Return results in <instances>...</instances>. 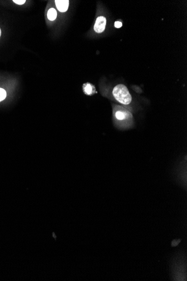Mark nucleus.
Wrapping results in <instances>:
<instances>
[{
  "instance_id": "3",
  "label": "nucleus",
  "mask_w": 187,
  "mask_h": 281,
  "mask_svg": "<svg viewBox=\"0 0 187 281\" xmlns=\"http://www.w3.org/2000/svg\"><path fill=\"white\" fill-rule=\"evenodd\" d=\"M55 2L59 11L65 12L68 10L69 5V1L68 0H56Z\"/></svg>"
},
{
  "instance_id": "1",
  "label": "nucleus",
  "mask_w": 187,
  "mask_h": 281,
  "mask_svg": "<svg viewBox=\"0 0 187 281\" xmlns=\"http://www.w3.org/2000/svg\"><path fill=\"white\" fill-rule=\"evenodd\" d=\"M113 94L115 99L123 105H128L131 102L132 97L125 85L119 84L114 87Z\"/></svg>"
},
{
  "instance_id": "9",
  "label": "nucleus",
  "mask_w": 187,
  "mask_h": 281,
  "mask_svg": "<svg viewBox=\"0 0 187 281\" xmlns=\"http://www.w3.org/2000/svg\"><path fill=\"white\" fill-rule=\"evenodd\" d=\"M13 2L18 5H22L25 3L26 1L25 0H23V1L22 0H14Z\"/></svg>"
},
{
  "instance_id": "7",
  "label": "nucleus",
  "mask_w": 187,
  "mask_h": 281,
  "mask_svg": "<svg viewBox=\"0 0 187 281\" xmlns=\"http://www.w3.org/2000/svg\"><path fill=\"white\" fill-rule=\"evenodd\" d=\"M6 97V91L2 88H0V102L2 101Z\"/></svg>"
},
{
  "instance_id": "5",
  "label": "nucleus",
  "mask_w": 187,
  "mask_h": 281,
  "mask_svg": "<svg viewBox=\"0 0 187 281\" xmlns=\"http://www.w3.org/2000/svg\"><path fill=\"white\" fill-rule=\"evenodd\" d=\"M83 89L85 93L87 95H90L93 93V87L91 84H86L85 87L83 88Z\"/></svg>"
},
{
  "instance_id": "8",
  "label": "nucleus",
  "mask_w": 187,
  "mask_h": 281,
  "mask_svg": "<svg viewBox=\"0 0 187 281\" xmlns=\"http://www.w3.org/2000/svg\"><path fill=\"white\" fill-rule=\"evenodd\" d=\"M180 240H174L172 242V246H176L180 243Z\"/></svg>"
},
{
  "instance_id": "10",
  "label": "nucleus",
  "mask_w": 187,
  "mask_h": 281,
  "mask_svg": "<svg viewBox=\"0 0 187 281\" xmlns=\"http://www.w3.org/2000/svg\"><path fill=\"white\" fill-rule=\"evenodd\" d=\"M114 26H115V28H121V27L122 26V23L121 22H115Z\"/></svg>"
},
{
  "instance_id": "6",
  "label": "nucleus",
  "mask_w": 187,
  "mask_h": 281,
  "mask_svg": "<svg viewBox=\"0 0 187 281\" xmlns=\"http://www.w3.org/2000/svg\"><path fill=\"white\" fill-rule=\"evenodd\" d=\"M115 116L117 117V118L118 120H124L125 119V118L126 117V115L124 112H123L122 111H117L116 113H115Z\"/></svg>"
},
{
  "instance_id": "2",
  "label": "nucleus",
  "mask_w": 187,
  "mask_h": 281,
  "mask_svg": "<svg viewBox=\"0 0 187 281\" xmlns=\"http://www.w3.org/2000/svg\"><path fill=\"white\" fill-rule=\"evenodd\" d=\"M107 20L104 16H99L97 18L94 25V30L97 33L103 32L105 28Z\"/></svg>"
},
{
  "instance_id": "11",
  "label": "nucleus",
  "mask_w": 187,
  "mask_h": 281,
  "mask_svg": "<svg viewBox=\"0 0 187 281\" xmlns=\"http://www.w3.org/2000/svg\"><path fill=\"white\" fill-rule=\"evenodd\" d=\"M1 30L0 29V37H1Z\"/></svg>"
},
{
  "instance_id": "4",
  "label": "nucleus",
  "mask_w": 187,
  "mask_h": 281,
  "mask_svg": "<svg viewBox=\"0 0 187 281\" xmlns=\"http://www.w3.org/2000/svg\"><path fill=\"white\" fill-rule=\"evenodd\" d=\"M57 11L53 8H51L48 11L47 17L49 20L53 21L57 18Z\"/></svg>"
}]
</instances>
